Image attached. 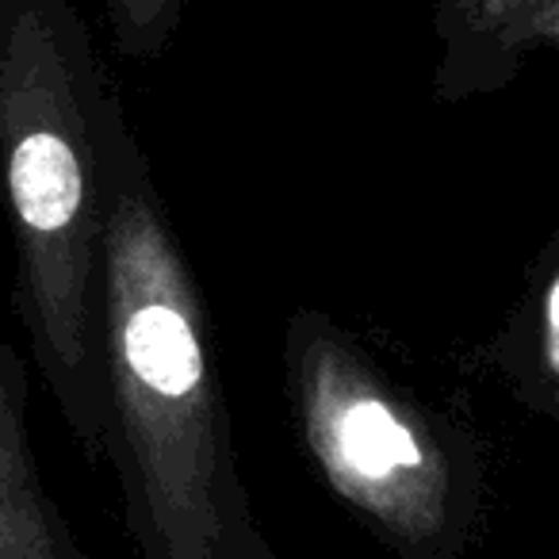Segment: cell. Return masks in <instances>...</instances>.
<instances>
[{"instance_id":"6da1fadb","label":"cell","mask_w":559,"mask_h":559,"mask_svg":"<svg viewBox=\"0 0 559 559\" xmlns=\"http://www.w3.org/2000/svg\"><path fill=\"white\" fill-rule=\"evenodd\" d=\"M108 464L139 559H241L257 540L238 472L211 311L119 104L104 234Z\"/></svg>"},{"instance_id":"7a4b0ae2","label":"cell","mask_w":559,"mask_h":559,"mask_svg":"<svg viewBox=\"0 0 559 559\" xmlns=\"http://www.w3.org/2000/svg\"><path fill=\"white\" fill-rule=\"evenodd\" d=\"M123 104L70 0H0V185L12 299L32 360L93 472L108 464L104 234L108 131Z\"/></svg>"},{"instance_id":"3957f363","label":"cell","mask_w":559,"mask_h":559,"mask_svg":"<svg viewBox=\"0 0 559 559\" xmlns=\"http://www.w3.org/2000/svg\"><path fill=\"white\" fill-rule=\"evenodd\" d=\"M280 357L296 441L330 498L395 556L449 559L464 513L460 467L418 399L314 307L288 319Z\"/></svg>"},{"instance_id":"277c9868","label":"cell","mask_w":559,"mask_h":559,"mask_svg":"<svg viewBox=\"0 0 559 559\" xmlns=\"http://www.w3.org/2000/svg\"><path fill=\"white\" fill-rule=\"evenodd\" d=\"M0 559H96L43 483L27 418V376L0 334Z\"/></svg>"},{"instance_id":"5b68a950","label":"cell","mask_w":559,"mask_h":559,"mask_svg":"<svg viewBox=\"0 0 559 559\" xmlns=\"http://www.w3.org/2000/svg\"><path fill=\"white\" fill-rule=\"evenodd\" d=\"M444 78L464 85L528 43L559 47V0H441Z\"/></svg>"},{"instance_id":"8992f818","label":"cell","mask_w":559,"mask_h":559,"mask_svg":"<svg viewBox=\"0 0 559 559\" xmlns=\"http://www.w3.org/2000/svg\"><path fill=\"white\" fill-rule=\"evenodd\" d=\"M540 357L544 368L559 380V272L551 280L548 296H544V314H540Z\"/></svg>"},{"instance_id":"52a82bcc","label":"cell","mask_w":559,"mask_h":559,"mask_svg":"<svg viewBox=\"0 0 559 559\" xmlns=\"http://www.w3.org/2000/svg\"><path fill=\"white\" fill-rule=\"evenodd\" d=\"M241 559H280V556H276V548H272V544L264 540V536H257V540L249 544V551Z\"/></svg>"}]
</instances>
